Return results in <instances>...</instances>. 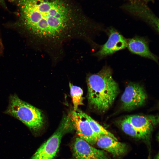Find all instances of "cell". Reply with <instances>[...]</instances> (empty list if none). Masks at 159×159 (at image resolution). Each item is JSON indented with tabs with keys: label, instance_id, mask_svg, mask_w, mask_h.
Instances as JSON below:
<instances>
[{
	"label": "cell",
	"instance_id": "6da1fadb",
	"mask_svg": "<svg viewBox=\"0 0 159 159\" xmlns=\"http://www.w3.org/2000/svg\"><path fill=\"white\" fill-rule=\"evenodd\" d=\"M21 26L43 45L53 62L60 60L65 44L89 41L94 24L74 0H14Z\"/></svg>",
	"mask_w": 159,
	"mask_h": 159
},
{
	"label": "cell",
	"instance_id": "7c38bea8",
	"mask_svg": "<svg viewBox=\"0 0 159 159\" xmlns=\"http://www.w3.org/2000/svg\"><path fill=\"white\" fill-rule=\"evenodd\" d=\"M97 145L100 148L111 153L115 157L120 156L127 150L126 145L108 135H101L97 140Z\"/></svg>",
	"mask_w": 159,
	"mask_h": 159
},
{
	"label": "cell",
	"instance_id": "5bb4252c",
	"mask_svg": "<svg viewBox=\"0 0 159 159\" xmlns=\"http://www.w3.org/2000/svg\"><path fill=\"white\" fill-rule=\"evenodd\" d=\"M70 93L73 105L74 111H76L79 106L83 105V91L80 87L69 83Z\"/></svg>",
	"mask_w": 159,
	"mask_h": 159
},
{
	"label": "cell",
	"instance_id": "e0dca14e",
	"mask_svg": "<svg viewBox=\"0 0 159 159\" xmlns=\"http://www.w3.org/2000/svg\"><path fill=\"white\" fill-rule=\"evenodd\" d=\"M136 1H142L144 2H147L148 1H149L151 0H136Z\"/></svg>",
	"mask_w": 159,
	"mask_h": 159
},
{
	"label": "cell",
	"instance_id": "3957f363",
	"mask_svg": "<svg viewBox=\"0 0 159 159\" xmlns=\"http://www.w3.org/2000/svg\"><path fill=\"white\" fill-rule=\"evenodd\" d=\"M4 113L18 119L33 131H39L44 125L41 111L15 94L10 96L8 107Z\"/></svg>",
	"mask_w": 159,
	"mask_h": 159
},
{
	"label": "cell",
	"instance_id": "277c9868",
	"mask_svg": "<svg viewBox=\"0 0 159 159\" xmlns=\"http://www.w3.org/2000/svg\"><path fill=\"white\" fill-rule=\"evenodd\" d=\"M74 128L69 114L64 117L57 130L37 150L31 159H53L64 135Z\"/></svg>",
	"mask_w": 159,
	"mask_h": 159
},
{
	"label": "cell",
	"instance_id": "2e32d148",
	"mask_svg": "<svg viewBox=\"0 0 159 159\" xmlns=\"http://www.w3.org/2000/svg\"><path fill=\"white\" fill-rule=\"evenodd\" d=\"M0 4L3 6H6L5 4L4 0H0Z\"/></svg>",
	"mask_w": 159,
	"mask_h": 159
},
{
	"label": "cell",
	"instance_id": "30bf717a",
	"mask_svg": "<svg viewBox=\"0 0 159 159\" xmlns=\"http://www.w3.org/2000/svg\"><path fill=\"white\" fill-rule=\"evenodd\" d=\"M127 117L142 138L150 135L153 127L158 123L159 121L158 117L153 115H134Z\"/></svg>",
	"mask_w": 159,
	"mask_h": 159
},
{
	"label": "cell",
	"instance_id": "4fadbf2b",
	"mask_svg": "<svg viewBox=\"0 0 159 159\" xmlns=\"http://www.w3.org/2000/svg\"><path fill=\"white\" fill-rule=\"evenodd\" d=\"M80 112L87 120L92 130L96 134L99 136L108 135L117 140L116 138L112 133L106 130L91 117L80 110Z\"/></svg>",
	"mask_w": 159,
	"mask_h": 159
},
{
	"label": "cell",
	"instance_id": "9c48e42d",
	"mask_svg": "<svg viewBox=\"0 0 159 159\" xmlns=\"http://www.w3.org/2000/svg\"><path fill=\"white\" fill-rule=\"evenodd\" d=\"M124 8L132 14L144 20L158 32V18L143 1L136 0L131 1L125 5Z\"/></svg>",
	"mask_w": 159,
	"mask_h": 159
},
{
	"label": "cell",
	"instance_id": "52a82bcc",
	"mask_svg": "<svg viewBox=\"0 0 159 159\" xmlns=\"http://www.w3.org/2000/svg\"><path fill=\"white\" fill-rule=\"evenodd\" d=\"M126 39L116 30L111 28L109 30V37L106 42L95 54L102 58L127 47Z\"/></svg>",
	"mask_w": 159,
	"mask_h": 159
},
{
	"label": "cell",
	"instance_id": "9a60e30c",
	"mask_svg": "<svg viewBox=\"0 0 159 159\" xmlns=\"http://www.w3.org/2000/svg\"><path fill=\"white\" fill-rule=\"evenodd\" d=\"M120 125L122 130L126 134L134 138H142L127 117L120 122Z\"/></svg>",
	"mask_w": 159,
	"mask_h": 159
},
{
	"label": "cell",
	"instance_id": "ac0fdd59",
	"mask_svg": "<svg viewBox=\"0 0 159 159\" xmlns=\"http://www.w3.org/2000/svg\"><path fill=\"white\" fill-rule=\"evenodd\" d=\"M155 159H159V155L158 154L155 157Z\"/></svg>",
	"mask_w": 159,
	"mask_h": 159
},
{
	"label": "cell",
	"instance_id": "7a4b0ae2",
	"mask_svg": "<svg viewBox=\"0 0 159 159\" xmlns=\"http://www.w3.org/2000/svg\"><path fill=\"white\" fill-rule=\"evenodd\" d=\"M87 99L92 108L104 112L112 106L119 92L110 67L105 66L98 73L87 77Z\"/></svg>",
	"mask_w": 159,
	"mask_h": 159
},
{
	"label": "cell",
	"instance_id": "8992f818",
	"mask_svg": "<svg viewBox=\"0 0 159 159\" xmlns=\"http://www.w3.org/2000/svg\"><path fill=\"white\" fill-rule=\"evenodd\" d=\"M72 123L80 138L90 145L95 144L100 136L92 130L89 123L78 109L69 114Z\"/></svg>",
	"mask_w": 159,
	"mask_h": 159
},
{
	"label": "cell",
	"instance_id": "5b68a950",
	"mask_svg": "<svg viewBox=\"0 0 159 159\" xmlns=\"http://www.w3.org/2000/svg\"><path fill=\"white\" fill-rule=\"evenodd\" d=\"M147 98L144 88L140 85L131 83L125 88L121 97L122 107L125 110H130L143 105Z\"/></svg>",
	"mask_w": 159,
	"mask_h": 159
},
{
	"label": "cell",
	"instance_id": "8fae6325",
	"mask_svg": "<svg viewBox=\"0 0 159 159\" xmlns=\"http://www.w3.org/2000/svg\"><path fill=\"white\" fill-rule=\"evenodd\" d=\"M127 47L132 53L151 59L158 62V57L149 49L148 43L145 38L135 37L127 41Z\"/></svg>",
	"mask_w": 159,
	"mask_h": 159
},
{
	"label": "cell",
	"instance_id": "ba28073f",
	"mask_svg": "<svg viewBox=\"0 0 159 159\" xmlns=\"http://www.w3.org/2000/svg\"><path fill=\"white\" fill-rule=\"evenodd\" d=\"M73 155L76 159H108L103 150L92 146L84 140L76 138L72 146Z\"/></svg>",
	"mask_w": 159,
	"mask_h": 159
}]
</instances>
